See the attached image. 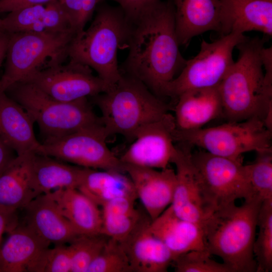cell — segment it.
<instances>
[{
	"label": "cell",
	"mask_w": 272,
	"mask_h": 272,
	"mask_svg": "<svg viewBox=\"0 0 272 272\" xmlns=\"http://www.w3.org/2000/svg\"><path fill=\"white\" fill-rule=\"evenodd\" d=\"M130 22L124 73L160 98L186 61L179 50L172 0H160Z\"/></svg>",
	"instance_id": "1"
},
{
	"label": "cell",
	"mask_w": 272,
	"mask_h": 272,
	"mask_svg": "<svg viewBox=\"0 0 272 272\" xmlns=\"http://www.w3.org/2000/svg\"><path fill=\"white\" fill-rule=\"evenodd\" d=\"M265 40L246 37L238 44L234 61L218 86L223 112L228 121L252 118L261 120L271 130L272 83L265 77L261 58Z\"/></svg>",
	"instance_id": "2"
},
{
	"label": "cell",
	"mask_w": 272,
	"mask_h": 272,
	"mask_svg": "<svg viewBox=\"0 0 272 272\" xmlns=\"http://www.w3.org/2000/svg\"><path fill=\"white\" fill-rule=\"evenodd\" d=\"M263 201L258 197L215 212L205 227L207 251L233 272L256 271L253 246Z\"/></svg>",
	"instance_id": "3"
},
{
	"label": "cell",
	"mask_w": 272,
	"mask_h": 272,
	"mask_svg": "<svg viewBox=\"0 0 272 272\" xmlns=\"http://www.w3.org/2000/svg\"><path fill=\"white\" fill-rule=\"evenodd\" d=\"M96 11L89 27L72 40L69 58L88 65L112 85L122 75L117 51L122 43L127 42L131 24L119 6L99 4Z\"/></svg>",
	"instance_id": "4"
},
{
	"label": "cell",
	"mask_w": 272,
	"mask_h": 272,
	"mask_svg": "<svg viewBox=\"0 0 272 272\" xmlns=\"http://www.w3.org/2000/svg\"><path fill=\"white\" fill-rule=\"evenodd\" d=\"M89 98L100 109L108 135L119 134L131 141L140 128L161 119L169 109L141 81L122 73L107 91Z\"/></svg>",
	"instance_id": "5"
},
{
	"label": "cell",
	"mask_w": 272,
	"mask_h": 272,
	"mask_svg": "<svg viewBox=\"0 0 272 272\" xmlns=\"http://www.w3.org/2000/svg\"><path fill=\"white\" fill-rule=\"evenodd\" d=\"M5 92L20 104L39 126L44 141L101 122L88 98L71 102L56 100L28 82H20Z\"/></svg>",
	"instance_id": "6"
},
{
	"label": "cell",
	"mask_w": 272,
	"mask_h": 272,
	"mask_svg": "<svg viewBox=\"0 0 272 272\" xmlns=\"http://www.w3.org/2000/svg\"><path fill=\"white\" fill-rule=\"evenodd\" d=\"M76 35L72 31L11 33L0 78V93L36 72L66 61Z\"/></svg>",
	"instance_id": "7"
},
{
	"label": "cell",
	"mask_w": 272,
	"mask_h": 272,
	"mask_svg": "<svg viewBox=\"0 0 272 272\" xmlns=\"http://www.w3.org/2000/svg\"><path fill=\"white\" fill-rule=\"evenodd\" d=\"M271 131L256 118L190 131L175 129V142L200 147L214 155L242 161L246 153L272 152Z\"/></svg>",
	"instance_id": "8"
},
{
	"label": "cell",
	"mask_w": 272,
	"mask_h": 272,
	"mask_svg": "<svg viewBox=\"0 0 272 272\" xmlns=\"http://www.w3.org/2000/svg\"><path fill=\"white\" fill-rule=\"evenodd\" d=\"M246 37L231 33L211 42L202 40L199 52L186 60L179 75L165 87L163 96L177 98L187 91L218 87L234 62V49Z\"/></svg>",
	"instance_id": "9"
},
{
	"label": "cell",
	"mask_w": 272,
	"mask_h": 272,
	"mask_svg": "<svg viewBox=\"0 0 272 272\" xmlns=\"http://www.w3.org/2000/svg\"><path fill=\"white\" fill-rule=\"evenodd\" d=\"M206 201L214 213L254 197L245 165L206 151L191 154Z\"/></svg>",
	"instance_id": "10"
},
{
	"label": "cell",
	"mask_w": 272,
	"mask_h": 272,
	"mask_svg": "<svg viewBox=\"0 0 272 272\" xmlns=\"http://www.w3.org/2000/svg\"><path fill=\"white\" fill-rule=\"evenodd\" d=\"M109 136L100 122L44 141L37 153L83 168L124 173L123 163L107 145Z\"/></svg>",
	"instance_id": "11"
},
{
	"label": "cell",
	"mask_w": 272,
	"mask_h": 272,
	"mask_svg": "<svg viewBox=\"0 0 272 272\" xmlns=\"http://www.w3.org/2000/svg\"><path fill=\"white\" fill-rule=\"evenodd\" d=\"M22 82L30 83L51 97L64 102L89 98L107 91L112 86L95 75L88 65L69 58Z\"/></svg>",
	"instance_id": "12"
},
{
	"label": "cell",
	"mask_w": 272,
	"mask_h": 272,
	"mask_svg": "<svg viewBox=\"0 0 272 272\" xmlns=\"http://www.w3.org/2000/svg\"><path fill=\"white\" fill-rule=\"evenodd\" d=\"M175 125L169 112L134 134L133 142L120 158L123 164L163 169L171 163L176 150Z\"/></svg>",
	"instance_id": "13"
},
{
	"label": "cell",
	"mask_w": 272,
	"mask_h": 272,
	"mask_svg": "<svg viewBox=\"0 0 272 272\" xmlns=\"http://www.w3.org/2000/svg\"><path fill=\"white\" fill-rule=\"evenodd\" d=\"M180 144L171 160L176 168V182L171 206L179 217L205 227L214 213L204 196L191 147Z\"/></svg>",
	"instance_id": "14"
},
{
	"label": "cell",
	"mask_w": 272,
	"mask_h": 272,
	"mask_svg": "<svg viewBox=\"0 0 272 272\" xmlns=\"http://www.w3.org/2000/svg\"><path fill=\"white\" fill-rule=\"evenodd\" d=\"M141 200L153 221L171 205L173 198L176 178L175 171L168 167L163 169L123 164Z\"/></svg>",
	"instance_id": "15"
},
{
	"label": "cell",
	"mask_w": 272,
	"mask_h": 272,
	"mask_svg": "<svg viewBox=\"0 0 272 272\" xmlns=\"http://www.w3.org/2000/svg\"><path fill=\"white\" fill-rule=\"evenodd\" d=\"M0 247V272H39L50 244L26 225L12 229Z\"/></svg>",
	"instance_id": "16"
},
{
	"label": "cell",
	"mask_w": 272,
	"mask_h": 272,
	"mask_svg": "<svg viewBox=\"0 0 272 272\" xmlns=\"http://www.w3.org/2000/svg\"><path fill=\"white\" fill-rule=\"evenodd\" d=\"M150 222L142 218L129 236L120 242L131 272H166L174 260L169 248L150 231Z\"/></svg>",
	"instance_id": "17"
},
{
	"label": "cell",
	"mask_w": 272,
	"mask_h": 272,
	"mask_svg": "<svg viewBox=\"0 0 272 272\" xmlns=\"http://www.w3.org/2000/svg\"><path fill=\"white\" fill-rule=\"evenodd\" d=\"M149 229L169 248L174 260L190 251L207 250L205 227L179 217L171 205L150 221Z\"/></svg>",
	"instance_id": "18"
},
{
	"label": "cell",
	"mask_w": 272,
	"mask_h": 272,
	"mask_svg": "<svg viewBox=\"0 0 272 272\" xmlns=\"http://www.w3.org/2000/svg\"><path fill=\"white\" fill-rule=\"evenodd\" d=\"M222 35L256 31L272 35V0H221Z\"/></svg>",
	"instance_id": "19"
},
{
	"label": "cell",
	"mask_w": 272,
	"mask_h": 272,
	"mask_svg": "<svg viewBox=\"0 0 272 272\" xmlns=\"http://www.w3.org/2000/svg\"><path fill=\"white\" fill-rule=\"evenodd\" d=\"M180 45L209 31L220 32L221 0H172Z\"/></svg>",
	"instance_id": "20"
},
{
	"label": "cell",
	"mask_w": 272,
	"mask_h": 272,
	"mask_svg": "<svg viewBox=\"0 0 272 272\" xmlns=\"http://www.w3.org/2000/svg\"><path fill=\"white\" fill-rule=\"evenodd\" d=\"M173 115L175 129H198L223 115L218 86L186 91L177 98Z\"/></svg>",
	"instance_id": "21"
},
{
	"label": "cell",
	"mask_w": 272,
	"mask_h": 272,
	"mask_svg": "<svg viewBox=\"0 0 272 272\" xmlns=\"http://www.w3.org/2000/svg\"><path fill=\"white\" fill-rule=\"evenodd\" d=\"M34 123L20 104L0 93V137L17 155L38 153L41 142L35 136Z\"/></svg>",
	"instance_id": "22"
},
{
	"label": "cell",
	"mask_w": 272,
	"mask_h": 272,
	"mask_svg": "<svg viewBox=\"0 0 272 272\" xmlns=\"http://www.w3.org/2000/svg\"><path fill=\"white\" fill-rule=\"evenodd\" d=\"M0 28L10 33L74 32L59 0L11 11L2 19Z\"/></svg>",
	"instance_id": "23"
},
{
	"label": "cell",
	"mask_w": 272,
	"mask_h": 272,
	"mask_svg": "<svg viewBox=\"0 0 272 272\" xmlns=\"http://www.w3.org/2000/svg\"><path fill=\"white\" fill-rule=\"evenodd\" d=\"M24 209L25 224L50 244L70 243L80 235L48 194L37 196Z\"/></svg>",
	"instance_id": "24"
},
{
	"label": "cell",
	"mask_w": 272,
	"mask_h": 272,
	"mask_svg": "<svg viewBox=\"0 0 272 272\" xmlns=\"http://www.w3.org/2000/svg\"><path fill=\"white\" fill-rule=\"evenodd\" d=\"M79 235L101 234V210L77 188H62L47 193Z\"/></svg>",
	"instance_id": "25"
},
{
	"label": "cell",
	"mask_w": 272,
	"mask_h": 272,
	"mask_svg": "<svg viewBox=\"0 0 272 272\" xmlns=\"http://www.w3.org/2000/svg\"><path fill=\"white\" fill-rule=\"evenodd\" d=\"M34 153L17 155L0 175V209L15 213L35 198L32 165Z\"/></svg>",
	"instance_id": "26"
},
{
	"label": "cell",
	"mask_w": 272,
	"mask_h": 272,
	"mask_svg": "<svg viewBox=\"0 0 272 272\" xmlns=\"http://www.w3.org/2000/svg\"><path fill=\"white\" fill-rule=\"evenodd\" d=\"M83 167L45 155L34 153L32 159V185L35 197L62 188H78Z\"/></svg>",
	"instance_id": "27"
},
{
	"label": "cell",
	"mask_w": 272,
	"mask_h": 272,
	"mask_svg": "<svg viewBox=\"0 0 272 272\" xmlns=\"http://www.w3.org/2000/svg\"><path fill=\"white\" fill-rule=\"evenodd\" d=\"M77 189L99 207L118 197L138 198L128 175L117 171L84 168Z\"/></svg>",
	"instance_id": "28"
},
{
	"label": "cell",
	"mask_w": 272,
	"mask_h": 272,
	"mask_svg": "<svg viewBox=\"0 0 272 272\" xmlns=\"http://www.w3.org/2000/svg\"><path fill=\"white\" fill-rule=\"evenodd\" d=\"M135 197H121L103 203L101 234L119 242L134 230L142 217L134 207Z\"/></svg>",
	"instance_id": "29"
},
{
	"label": "cell",
	"mask_w": 272,
	"mask_h": 272,
	"mask_svg": "<svg viewBox=\"0 0 272 272\" xmlns=\"http://www.w3.org/2000/svg\"><path fill=\"white\" fill-rule=\"evenodd\" d=\"M253 253L257 264L256 271L272 270V198L263 200L259 209Z\"/></svg>",
	"instance_id": "30"
},
{
	"label": "cell",
	"mask_w": 272,
	"mask_h": 272,
	"mask_svg": "<svg viewBox=\"0 0 272 272\" xmlns=\"http://www.w3.org/2000/svg\"><path fill=\"white\" fill-rule=\"evenodd\" d=\"M108 237L80 235L69 245L71 252V272H86L94 259L104 248Z\"/></svg>",
	"instance_id": "31"
},
{
	"label": "cell",
	"mask_w": 272,
	"mask_h": 272,
	"mask_svg": "<svg viewBox=\"0 0 272 272\" xmlns=\"http://www.w3.org/2000/svg\"><path fill=\"white\" fill-rule=\"evenodd\" d=\"M254 197L272 198V152L258 154L252 163L245 165Z\"/></svg>",
	"instance_id": "32"
},
{
	"label": "cell",
	"mask_w": 272,
	"mask_h": 272,
	"mask_svg": "<svg viewBox=\"0 0 272 272\" xmlns=\"http://www.w3.org/2000/svg\"><path fill=\"white\" fill-rule=\"evenodd\" d=\"M86 272H131L128 258L121 244L108 238L99 255Z\"/></svg>",
	"instance_id": "33"
},
{
	"label": "cell",
	"mask_w": 272,
	"mask_h": 272,
	"mask_svg": "<svg viewBox=\"0 0 272 272\" xmlns=\"http://www.w3.org/2000/svg\"><path fill=\"white\" fill-rule=\"evenodd\" d=\"M207 250H193L177 256L173 262L176 272H233L223 262L211 257Z\"/></svg>",
	"instance_id": "34"
},
{
	"label": "cell",
	"mask_w": 272,
	"mask_h": 272,
	"mask_svg": "<svg viewBox=\"0 0 272 272\" xmlns=\"http://www.w3.org/2000/svg\"><path fill=\"white\" fill-rule=\"evenodd\" d=\"M70 25L76 34L85 29L100 0H59Z\"/></svg>",
	"instance_id": "35"
},
{
	"label": "cell",
	"mask_w": 272,
	"mask_h": 272,
	"mask_svg": "<svg viewBox=\"0 0 272 272\" xmlns=\"http://www.w3.org/2000/svg\"><path fill=\"white\" fill-rule=\"evenodd\" d=\"M72 258L69 246L56 245L45 252L39 272H71Z\"/></svg>",
	"instance_id": "36"
},
{
	"label": "cell",
	"mask_w": 272,
	"mask_h": 272,
	"mask_svg": "<svg viewBox=\"0 0 272 272\" xmlns=\"http://www.w3.org/2000/svg\"><path fill=\"white\" fill-rule=\"evenodd\" d=\"M107 0H100L102 3ZM118 4L129 20L135 18L144 11L160 0H111Z\"/></svg>",
	"instance_id": "37"
},
{
	"label": "cell",
	"mask_w": 272,
	"mask_h": 272,
	"mask_svg": "<svg viewBox=\"0 0 272 272\" xmlns=\"http://www.w3.org/2000/svg\"><path fill=\"white\" fill-rule=\"evenodd\" d=\"M58 0H0V13L36 5L45 4Z\"/></svg>",
	"instance_id": "38"
},
{
	"label": "cell",
	"mask_w": 272,
	"mask_h": 272,
	"mask_svg": "<svg viewBox=\"0 0 272 272\" xmlns=\"http://www.w3.org/2000/svg\"><path fill=\"white\" fill-rule=\"evenodd\" d=\"M17 156L0 137V175Z\"/></svg>",
	"instance_id": "39"
},
{
	"label": "cell",
	"mask_w": 272,
	"mask_h": 272,
	"mask_svg": "<svg viewBox=\"0 0 272 272\" xmlns=\"http://www.w3.org/2000/svg\"><path fill=\"white\" fill-rule=\"evenodd\" d=\"M15 213L0 209V247L2 244L3 234L10 231L17 224L15 218Z\"/></svg>",
	"instance_id": "40"
},
{
	"label": "cell",
	"mask_w": 272,
	"mask_h": 272,
	"mask_svg": "<svg viewBox=\"0 0 272 272\" xmlns=\"http://www.w3.org/2000/svg\"><path fill=\"white\" fill-rule=\"evenodd\" d=\"M10 36L11 33L0 28V69L5 60Z\"/></svg>",
	"instance_id": "41"
},
{
	"label": "cell",
	"mask_w": 272,
	"mask_h": 272,
	"mask_svg": "<svg viewBox=\"0 0 272 272\" xmlns=\"http://www.w3.org/2000/svg\"><path fill=\"white\" fill-rule=\"evenodd\" d=\"M1 22H2V19L0 18V26H1Z\"/></svg>",
	"instance_id": "42"
}]
</instances>
